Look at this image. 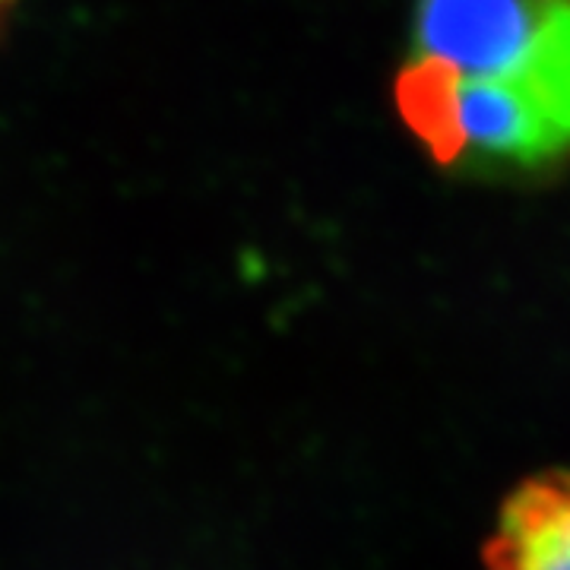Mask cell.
Wrapping results in <instances>:
<instances>
[{
  "label": "cell",
  "instance_id": "1",
  "mask_svg": "<svg viewBox=\"0 0 570 570\" xmlns=\"http://www.w3.org/2000/svg\"><path fill=\"white\" fill-rule=\"evenodd\" d=\"M396 111L441 168L517 181L570 163V0H419Z\"/></svg>",
  "mask_w": 570,
  "mask_h": 570
},
{
  "label": "cell",
  "instance_id": "2",
  "mask_svg": "<svg viewBox=\"0 0 570 570\" xmlns=\"http://www.w3.org/2000/svg\"><path fill=\"white\" fill-rule=\"evenodd\" d=\"M485 570H570V469L523 479L501 504Z\"/></svg>",
  "mask_w": 570,
  "mask_h": 570
},
{
  "label": "cell",
  "instance_id": "3",
  "mask_svg": "<svg viewBox=\"0 0 570 570\" xmlns=\"http://www.w3.org/2000/svg\"><path fill=\"white\" fill-rule=\"evenodd\" d=\"M13 10H17V0H0V32L7 29V20H10Z\"/></svg>",
  "mask_w": 570,
  "mask_h": 570
}]
</instances>
